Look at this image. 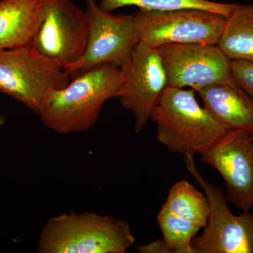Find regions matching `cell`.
I'll return each mask as SVG.
<instances>
[{"mask_svg":"<svg viewBox=\"0 0 253 253\" xmlns=\"http://www.w3.org/2000/svg\"><path fill=\"white\" fill-rule=\"evenodd\" d=\"M62 89L50 93L40 113L42 123L58 134L90 129L108 100L115 97L123 82L121 68L103 63L77 73Z\"/></svg>","mask_w":253,"mask_h":253,"instance_id":"1","label":"cell"},{"mask_svg":"<svg viewBox=\"0 0 253 253\" xmlns=\"http://www.w3.org/2000/svg\"><path fill=\"white\" fill-rule=\"evenodd\" d=\"M194 93L168 86L151 116L158 141L184 157L206 154L229 130L199 104Z\"/></svg>","mask_w":253,"mask_h":253,"instance_id":"2","label":"cell"},{"mask_svg":"<svg viewBox=\"0 0 253 253\" xmlns=\"http://www.w3.org/2000/svg\"><path fill=\"white\" fill-rule=\"evenodd\" d=\"M135 238L127 221L84 212L49 218L38 239L40 253H126Z\"/></svg>","mask_w":253,"mask_h":253,"instance_id":"3","label":"cell"},{"mask_svg":"<svg viewBox=\"0 0 253 253\" xmlns=\"http://www.w3.org/2000/svg\"><path fill=\"white\" fill-rule=\"evenodd\" d=\"M71 76L32 45L0 51V94L39 116L52 91L62 89Z\"/></svg>","mask_w":253,"mask_h":253,"instance_id":"4","label":"cell"},{"mask_svg":"<svg viewBox=\"0 0 253 253\" xmlns=\"http://www.w3.org/2000/svg\"><path fill=\"white\" fill-rule=\"evenodd\" d=\"M184 161L187 170L204 190L209 204V216L204 232L192 241L195 253H253L251 212L235 215L229 209L224 191L200 173L194 156H184Z\"/></svg>","mask_w":253,"mask_h":253,"instance_id":"5","label":"cell"},{"mask_svg":"<svg viewBox=\"0 0 253 253\" xmlns=\"http://www.w3.org/2000/svg\"><path fill=\"white\" fill-rule=\"evenodd\" d=\"M132 16L139 41L153 48L168 44L217 45L226 18L211 11L194 9H140Z\"/></svg>","mask_w":253,"mask_h":253,"instance_id":"6","label":"cell"},{"mask_svg":"<svg viewBox=\"0 0 253 253\" xmlns=\"http://www.w3.org/2000/svg\"><path fill=\"white\" fill-rule=\"evenodd\" d=\"M89 20L73 0H44L33 46L67 72L84 55Z\"/></svg>","mask_w":253,"mask_h":253,"instance_id":"7","label":"cell"},{"mask_svg":"<svg viewBox=\"0 0 253 253\" xmlns=\"http://www.w3.org/2000/svg\"><path fill=\"white\" fill-rule=\"evenodd\" d=\"M120 68L123 82L114 98L132 113L134 129L139 133L168 86L167 74L158 49L140 42Z\"/></svg>","mask_w":253,"mask_h":253,"instance_id":"8","label":"cell"},{"mask_svg":"<svg viewBox=\"0 0 253 253\" xmlns=\"http://www.w3.org/2000/svg\"><path fill=\"white\" fill-rule=\"evenodd\" d=\"M89 20L84 55L67 73L73 76L103 64L121 67L139 42L132 15H113L95 0H86Z\"/></svg>","mask_w":253,"mask_h":253,"instance_id":"9","label":"cell"},{"mask_svg":"<svg viewBox=\"0 0 253 253\" xmlns=\"http://www.w3.org/2000/svg\"><path fill=\"white\" fill-rule=\"evenodd\" d=\"M161 56L168 85L196 91L212 84L237 86L231 60L219 46L210 44H168L156 48Z\"/></svg>","mask_w":253,"mask_h":253,"instance_id":"10","label":"cell"},{"mask_svg":"<svg viewBox=\"0 0 253 253\" xmlns=\"http://www.w3.org/2000/svg\"><path fill=\"white\" fill-rule=\"evenodd\" d=\"M202 161L221 174L228 202L244 212L253 208V131L231 129L206 154Z\"/></svg>","mask_w":253,"mask_h":253,"instance_id":"11","label":"cell"},{"mask_svg":"<svg viewBox=\"0 0 253 253\" xmlns=\"http://www.w3.org/2000/svg\"><path fill=\"white\" fill-rule=\"evenodd\" d=\"M196 92L205 109L226 129L253 131V101L239 86L212 84Z\"/></svg>","mask_w":253,"mask_h":253,"instance_id":"12","label":"cell"},{"mask_svg":"<svg viewBox=\"0 0 253 253\" xmlns=\"http://www.w3.org/2000/svg\"><path fill=\"white\" fill-rule=\"evenodd\" d=\"M44 0H0V51L32 45Z\"/></svg>","mask_w":253,"mask_h":253,"instance_id":"13","label":"cell"},{"mask_svg":"<svg viewBox=\"0 0 253 253\" xmlns=\"http://www.w3.org/2000/svg\"><path fill=\"white\" fill-rule=\"evenodd\" d=\"M217 46L229 59L253 61V4H235Z\"/></svg>","mask_w":253,"mask_h":253,"instance_id":"14","label":"cell"},{"mask_svg":"<svg viewBox=\"0 0 253 253\" xmlns=\"http://www.w3.org/2000/svg\"><path fill=\"white\" fill-rule=\"evenodd\" d=\"M161 209L204 229L209 216V204L206 194L189 181H178L169 190Z\"/></svg>","mask_w":253,"mask_h":253,"instance_id":"15","label":"cell"},{"mask_svg":"<svg viewBox=\"0 0 253 253\" xmlns=\"http://www.w3.org/2000/svg\"><path fill=\"white\" fill-rule=\"evenodd\" d=\"M100 6L112 11L126 6H135L145 11H165L194 9L206 10L227 18L235 4H224L208 0H102Z\"/></svg>","mask_w":253,"mask_h":253,"instance_id":"16","label":"cell"},{"mask_svg":"<svg viewBox=\"0 0 253 253\" xmlns=\"http://www.w3.org/2000/svg\"><path fill=\"white\" fill-rule=\"evenodd\" d=\"M157 221L171 253H195L192 241L201 229L193 223L161 209Z\"/></svg>","mask_w":253,"mask_h":253,"instance_id":"17","label":"cell"},{"mask_svg":"<svg viewBox=\"0 0 253 253\" xmlns=\"http://www.w3.org/2000/svg\"><path fill=\"white\" fill-rule=\"evenodd\" d=\"M231 72L236 85L253 101V61L231 60Z\"/></svg>","mask_w":253,"mask_h":253,"instance_id":"18","label":"cell"},{"mask_svg":"<svg viewBox=\"0 0 253 253\" xmlns=\"http://www.w3.org/2000/svg\"><path fill=\"white\" fill-rule=\"evenodd\" d=\"M137 251L140 253H171L163 239H156L149 244L141 245L138 247Z\"/></svg>","mask_w":253,"mask_h":253,"instance_id":"19","label":"cell"},{"mask_svg":"<svg viewBox=\"0 0 253 253\" xmlns=\"http://www.w3.org/2000/svg\"><path fill=\"white\" fill-rule=\"evenodd\" d=\"M6 119L4 115L0 114V133H1V129L4 127L5 124H6Z\"/></svg>","mask_w":253,"mask_h":253,"instance_id":"20","label":"cell"},{"mask_svg":"<svg viewBox=\"0 0 253 253\" xmlns=\"http://www.w3.org/2000/svg\"><path fill=\"white\" fill-rule=\"evenodd\" d=\"M252 210H253V212H251V218H252L253 227V208H252Z\"/></svg>","mask_w":253,"mask_h":253,"instance_id":"21","label":"cell"}]
</instances>
